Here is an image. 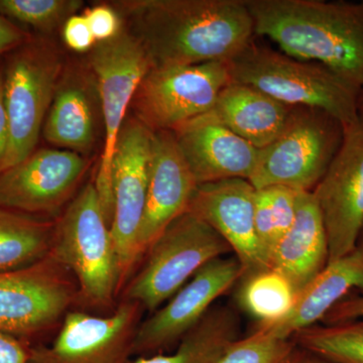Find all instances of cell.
I'll return each instance as SVG.
<instances>
[{
  "label": "cell",
  "mask_w": 363,
  "mask_h": 363,
  "mask_svg": "<svg viewBox=\"0 0 363 363\" xmlns=\"http://www.w3.org/2000/svg\"><path fill=\"white\" fill-rule=\"evenodd\" d=\"M112 6L130 21L152 68L227 62L255 35L247 0H123Z\"/></svg>",
  "instance_id": "6da1fadb"
},
{
  "label": "cell",
  "mask_w": 363,
  "mask_h": 363,
  "mask_svg": "<svg viewBox=\"0 0 363 363\" xmlns=\"http://www.w3.org/2000/svg\"><path fill=\"white\" fill-rule=\"evenodd\" d=\"M255 33L293 58L363 86V0H247Z\"/></svg>",
  "instance_id": "7a4b0ae2"
},
{
  "label": "cell",
  "mask_w": 363,
  "mask_h": 363,
  "mask_svg": "<svg viewBox=\"0 0 363 363\" xmlns=\"http://www.w3.org/2000/svg\"><path fill=\"white\" fill-rule=\"evenodd\" d=\"M50 255L75 279L79 305L100 310L111 307L123 281L94 182L81 189L55 222Z\"/></svg>",
  "instance_id": "3957f363"
},
{
  "label": "cell",
  "mask_w": 363,
  "mask_h": 363,
  "mask_svg": "<svg viewBox=\"0 0 363 363\" xmlns=\"http://www.w3.org/2000/svg\"><path fill=\"white\" fill-rule=\"evenodd\" d=\"M227 63L233 82L252 86L286 106L320 109L344 128L359 118V90L320 64L293 58L255 40Z\"/></svg>",
  "instance_id": "277c9868"
},
{
  "label": "cell",
  "mask_w": 363,
  "mask_h": 363,
  "mask_svg": "<svg viewBox=\"0 0 363 363\" xmlns=\"http://www.w3.org/2000/svg\"><path fill=\"white\" fill-rule=\"evenodd\" d=\"M344 125L323 111L293 107L276 140L259 150L250 179L255 189L283 186L312 192L337 155Z\"/></svg>",
  "instance_id": "5b68a950"
},
{
  "label": "cell",
  "mask_w": 363,
  "mask_h": 363,
  "mask_svg": "<svg viewBox=\"0 0 363 363\" xmlns=\"http://www.w3.org/2000/svg\"><path fill=\"white\" fill-rule=\"evenodd\" d=\"M2 64L4 99L11 130L4 172L37 149L64 66L54 44L40 35H30L23 44L6 54Z\"/></svg>",
  "instance_id": "8992f818"
},
{
  "label": "cell",
  "mask_w": 363,
  "mask_h": 363,
  "mask_svg": "<svg viewBox=\"0 0 363 363\" xmlns=\"http://www.w3.org/2000/svg\"><path fill=\"white\" fill-rule=\"evenodd\" d=\"M230 252L228 243L211 226L187 211L150 245L123 300L135 301L154 313L205 264Z\"/></svg>",
  "instance_id": "52a82bcc"
},
{
  "label": "cell",
  "mask_w": 363,
  "mask_h": 363,
  "mask_svg": "<svg viewBox=\"0 0 363 363\" xmlns=\"http://www.w3.org/2000/svg\"><path fill=\"white\" fill-rule=\"evenodd\" d=\"M90 65L94 73L104 119V147L94 184L105 217H113V161L126 111L136 90L152 69L143 45L130 30H121L108 42L92 49Z\"/></svg>",
  "instance_id": "ba28073f"
},
{
  "label": "cell",
  "mask_w": 363,
  "mask_h": 363,
  "mask_svg": "<svg viewBox=\"0 0 363 363\" xmlns=\"http://www.w3.org/2000/svg\"><path fill=\"white\" fill-rule=\"evenodd\" d=\"M233 82L226 61L152 68L136 90V119L152 133L175 131L211 111Z\"/></svg>",
  "instance_id": "9c48e42d"
},
{
  "label": "cell",
  "mask_w": 363,
  "mask_h": 363,
  "mask_svg": "<svg viewBox=\"0 0 363 363\" xmlns=\"http://www.w3.org/2000/svg\"><path fill=\"white\" fill-rule=\"evenodd\" d=\"M77 303V285L51 255L37 264L0 272V332L32 346Z\"/></svg>",
  "instance_id": "30bf717a"
},
{
  "label": "cell",
  "mask_w": 363,
  "mask_h": 363,
  "mask_svg": "<svg viewBox=\"0 0 363 363\" xmlns=\"http://www.w3.org/2000/svg\"><path fill=\"white\" fill-rule=\"evenodd\" d=\"M145 309L123 300L109 316L69 311L50 345H33L28 363H128Z\"/></svg>",
  "instance_id": "8fae6325"
},
{
  "label": "cell",
  "mask_w": 363,
  "mask_h": 363,
  "mask_svg": "<svg viewBox=\"0 0 363 363\" xmlns=\"http://www.w3.org/2000/svg\"><path fill=\"white\" fill-rule=\"evenodd\" d=\"M152 131L136 118L126 119L113 161V217L111 230L123 284L142 259L138 235L149 189Z\"/></svg>",
  "instance_id": "7c38bea8"
},
{
  "label": "cell",
  "mask_w": 363,
  "mask_h": 363,
  "mask_svg": "<svg viewBox=\"0 0 363 363\" xmlns=\"http://www.w3.org/2000/svg\"><path fill=\"white\" fill-rule=\"evenodd\" d=\"M323 218L329 262L352 252L363 233V116L344 130L342 145L312 191Z\"/></svg>",
  "instance_id": "4fadbf2b"
},
{
  "label": "cell",
  "mask_w": 363,
  "mask_h": 363,
  "mask_svg": "<svg viewBox=\"0 0 363 363\" xmlns=\"http://www.w3.org/2000/svg\"><path fill=\"white\" fill-rule=\"evenodd\" d=\"M87 162L66 150L35 149L0 174V206L30 216H54L75 197Z\"/></svg>",
  "instance_id": "5bb4252c"
},
{
  "label": "cell",
  "mask_w": 363,
  "mask_h": 363,
  "mask_svg": "<svg viewBox=\"0 0 363 363\" xmlns=\"http://www.w3.org/2000/svg\"><path fill=\"white\" fill-rule=\"evenodd\" d=\"M235 257H222L201 267L193 278L152 316L142 321L133 344V355L150 353L180 341L199 323L213 303L242 279Z\"/></svg>",
  "instance_id": "9a60e30c"
},
{
  "label": "cell",
  "mask_w": 363,
  "mask_h": 363,
  "mask_svg": "<svg viewBox=\"0 0 363 363\" xmlns=\"http://www.w3.org/2000/svg\"><path fill=\"white\" fill-rule=\"evenodd\" d=\"M255 192L257 189L245 179L202 184L188 209L228 243L240 262L242 279L271 267L255 231Z\"/></svg>",
  "instance_id": "2e32d148"
},
{
  "label": "cell",
  "mask_w": 363,
  "mask_h": 363,
  "mask_svg": "<svg viewBox=\"0 0 363 363\" xmlns=\"http://www.w3.org/2000/svg\"><path fill=\"white\" fill-rule=\"evenodd\" d=\"M197 187L175 133H152L149 189L138 235L140 257L172 222L188 211Z\"/></svg>",
  "instance_id": "e0dca14e"
},
{
  "label": "cell",
  "mask_w": 363,
  "mask_h": 363,
  "mask_svg": "<svg viewBox=\"0 0 363 363\" xmlns=\"http://www.w3.org/2000/svg\"><path fill=\"white\" fill-rule=\"evenodd\" d=\"M173 133L198 185L252 178L259 150L228 128L192 121Z\"/></svg>",
  "instance_id": "ac0fdd59"
},
{
  "label": "cell",
  "mask_w": 363,
  "mask_h": 363,
  "mask_svg": "<svg viewBox=\"0 0 363 363\" xmlns=\"http://www.w3.org/2000/svg\"><path fill=\"white\" fill-rule=\"evenodd\" d=\"M363 295V233L354 250L328 262L297 297L292 311L276 323L259 325L276 337L291 339L302 329L323 321L327 313L352 291Z\"/></svg>",
  "instance_id": "d6986e66"
},
{
  "label": "cell",
  "mask_w": 363,
  "mask_h": 363,
  "mask_svg": "<svg viewBox=\"0 0 363 363\" xmlns=\"http://www.w3.org/2000/svg\"><path fill=\"white\" fill-rule=\"evenodd\" d=\"M329 262L323 218L312 192H298L293 225L272 253L269 267L281 272L300 294Z\"/></svg>",
  "instance_id": "ffe728a7"
},
{
  "label": "cell",
  "mask_w": 363,
  "mask_h": 363,
  "mask_svg": "<svg viewBox=\"0 0 363 363\" xmlns=\"http://www.w3.org/2000/svg\"><path fill=\"white\" fill-rule=\"evenodd\" d=\"M292 108L252 86L233 81L211 111L192 121L219 124L260 150L278 138Z\"/></svg>",
  "instance_id": "44dd1931"
},
{
  "label": "cell",
  "mask_w": 363,
  "mask_h": 363,
  "mask_svg": "<svg viewBox=\"0 0 363 363\" xmlns=\"http://www.w3.org/2000/svg\"><path fill=\"white\" fill-rule=\"evenodd\" d=\"M90 80L79 70L62 74L43 126L45 140L77 154L95 143L94 94Z\"/></svg>",
  "instance_id": "7402d4cb"
},
{
  "label": "cell",
  "mask_w": 363,
  "mask_h": 363,
  "mask_svg": "<svg viewBox=\"0 0 363 363\" xmlns=\"http://www.w3.org/2000/svg\"><path fill=\"white\" fill-rule=\"evenodd\" d=\"M240 330V316L233 308L214 306L181 339L175 352L138 357L133 363H218Z\"/></svg>",
  "instance_id": "603a6c76"
},
{
  "label": "cell",
  "mask_w": 363,
  "mask_h": 363,
  "mask_svg": "<svg viewBox=\"0 0 363 363\" xmlns=\"http://www.w3.org/2000/svg\"><path fill=\"white\" fill-rule=\"evenodd\" d=\"M55 223L0 206V272L37 264L51 252Z\"/></svg>",
  "instance_id": "cb8c5ba5"
},
{
  "label": "cell",
  "mask_w": 363,
  "mask_h": 363,
  "mask_svg": "<svg viewBox=\"0 0 363 363\" xmlns=\"http://www.w3.org/2000/svg\"><path fill=\"white\" fill-rule=\"evenodd\" d=\"M241 281L238 302L259 325L276 323L292 311L298 293L281 272L269 267Z\"/></svg>",
  "instance_id": "d4e9b609"
},
{
  "label": "cell",
  "mask_w": 363,
  "mask_h": 363,
  "mask_svg": "<svg viewBox=\"0 0 363 363\" xmlns=\"http://www.w3.org/2000/svg\"><path fill=\"white\" fill-rule=\"evenodd\" d=\"M300 350L334 363H363V317L342 323L314 325L292 337Z\"/></svg>",
  "instance_id": "484cf974"
},
{
  "label": "cell",
  "mask_w": 363,
  "mask_h": 363,
  "mask_svg": "<svg viewBox=\"0 0 363 363\" xmlns=\"http://www.w3.org/2000/svg\"><path fill=\"white\" fill-rule=\"evenodd\" d=\"M298 194V191L283 186H269L255 192V231L269 262L295 220Z\"/></svg>",
  "instance_id": "4316f807"
},
{
  "label": "cell",
  "mask_w": 363,
  "mask_h": 363,
  "mask_svg": "<svg viewBox=\"0 0 363 363\" xmlns=\"http://www.w3.org/2000/svg\"><path fill=\"white\" fill-rule=\"evenodd\" d=\"M83 6L81 0H0V14L40 33H52Z\"/></svg>",
  "instance_id": "83f0119b"
},
{
  "label": "cell",
  "mask_w": 363,
  "mask_h": 363,
  "mask_svg": "<svg viewBox=\"0 0 363 363\" xmlns=\"http://www.w3.org/2000/svg\"><path fill=\"white\" fill-rule=\"evenodd\" d=\"M297 350L292 338L276 337L257 328L231 343L218 363H288Z\"/></svg>",
  "instance_id": "f1b7e54d"
},
{
  "label": "cell",
  "mask_w": 363,
  "mask_h": 363,
  "mask_svg": "<svg viewBox=\"0 0 363 363\" xmlns=\"http://www.w3.org/2000/svg\"><path fill=\"white\" fill-rule=\"evenodd\" d=\"M83 16L97 44L114 39L123 30L121 16L113 6L98 4L87 9Z\"/></svg>",
  "instance_id": "f546056e"
},
{
  "label": "cell",
  "mask_w": 363,
  "mask_h": 363,
  "mask_svg": "<svg viewBox=\"0 0 363 363\" xmlns=\"http://www.w3.org/2000/svg\"><path fill=\"white\" fill-rule=\"evenodd\" d=\"M63 39L69 49L77 52L92 51L97 44L83 14H74L65 21Z\"/></svg>",
  "instance_id": "4dcf8cb0"
},
{
  "label": "cell",
  "mask_w": 363,
  "mask_h": 363,
  "mask_svg": "<svg viewBox=\"0 0 363 363\" xmlns=\"http://www.w3.org/2000/svg\"><path fill=\"white\" fill-rule=\"evenodd\" d=\"M363 317V295L350 296L327 313L322 323L326 325L342 323Z\"/></svg>",
  "instance_id": "1f68e13d"
},
{
  "label": "cell",
  "mask_w": 363,
  "mask_h": 363,
  "mask_svg": "<svg viewBox=\"0 0 363 363\" xmlns=\"http://www.w3.org/2000/svg\"><path fill=\"white\" fill-rule=\"evenodd\" d=\"M30 33L0 14V58L23 44Z\"/></svg>",
  "instance_id": "d6a6232c"
},
{
  "label": "cell",
  "mask_w": 363,
  "mask_h": 363,
  "mask_svg": "<svg viewBox=\"0 0 363 363\" xmlns=\"http://www.w3.org/2000/svg\"><path fill=\"white\" fill-rule=\"evenodd\" d=\"M30 346L0 332V363H28Z\"/></svg>",
  "instance_id": "836d02e7"
},
{
  "label": "cell",
  "mask_w": 363,
  "mask_h": 363,
  "mask_svg": "<svg viewBox=\"0 0 363 363\" xmlns=\"http://www.w3.org/2000/svg\"><path fill=\"white\" fill-rule=\"evenodd\" d=\"M11 143L9 116H7L6 99H4V64L0 59V174H2L9 154Z\"/></svg>",
  "instance_id": "e575fe53"
},
{
  "label": "cell",
  "mask_w": 363,
  "mask_h": 363,
  "mask_svg": "<svg viewBox=\"0 0 363 363\" xmlns=\"http://www.w3.org/2000/svg\"><path fill=\"white\" fill-rule=\"evenodd\" d=\"M288 363H334L329 362V360L325 359V358H322L318 357L316 354H313L311 352H308V351L300 350L298 348L296 350V352L294 353L292 358H291L290 362Z\"/></svg>",
  "instance_id": "d590c367"
},
{
  "label": "cell",
  "mask_w": 363,
  "mask_h": 363,
  "mask_svg": "<svg viewBox=\"0 0 363 363\" xmlns=\"http://www.w3.org/2000/svg\"><path fill=\"white\" fill-rule=\"evenodd\" d=\"M358 114L359 116H363V86L360 88L359 93H358Z\"/></svg>",
  "instance_id": "8d00e7d4"
}]
</instances>
